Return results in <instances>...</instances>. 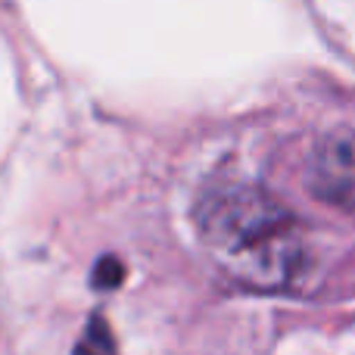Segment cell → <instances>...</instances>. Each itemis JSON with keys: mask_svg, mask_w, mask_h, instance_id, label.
Instances as JSON below:
<instances>
[{"mask_svg": "<svg viewBox=\"0 0 355 355\" xmlns=\"http://www.w3.org/2000/svg\"><path fill=\"white\" fill-rule=\"evenodd\" d=\"M209 252L250 287H287L306 265V243L296 218L265 190L227 184L196 209Z\"/></svg>", "mask_w": 355, "mask_h": 355, "instance_id": "1", "label": "cell"}, {"mask_svg": "<svg viewBox=\"0 0 355 355\" xmlns=\"http://www.w3.org/2000/svg\"><path fill=\"white\" fill-rule=\"evenodd\" d=\"M306 184L321 202L355 215V128H337L318 141Z\"/></svg>", "mask_w": 355, "mask_h": 355, "instance_id": "2", "label": "cell"}, {"mask_svg": "<svg viewBox=\"0 0 355 355\" xmlns=\"http://www.w3.org/2000/svg\"><path fill=\"white\" fill-rule=\"evenodd\" d=\"M75 355H116V337H112V327L106 324L100 315H94L87 321L85 334H81Z\"/></svg>", "mask_w": 355, "mask_h": 355, "instance_id": "3", "label": "cell"}, {"mask_svg": "<svg viewBox=\"0 0 355 355\" xmlns=\"http://www.w3.org/2000/svg\"><path fill=\"white\" fill-rule=\"evenodd\" d=\"M94 281H97V287H116V284L122 281V265H119L116 259H103L97 275H94Z\"/></svg>", "mask_w": 355, "mask_h": 355, "instance_id": "4", "label": "cell"}]
</instances>
